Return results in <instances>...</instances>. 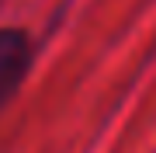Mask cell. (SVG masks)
<instances>
[{
  "mask_svg": "<svg viewBox=\"0 0 156 153\" xmlns=\"http://www.w3.org/2000/svg\"><path fill=\"white\" fill-rule=\"evenodd\" d=\"M31 66V38L21 28H0V108Z\"/></svg>",
  "mask_w": 156,
  "mask_h": 153,
  "instance_id": "cell-1",
  "label": "cell"
}]
</instances>
